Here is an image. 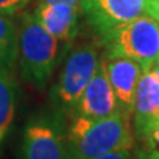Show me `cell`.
Here are the masks:
<instances>
[{
  "label": "cell",
  "mask_w": 159,
  "mask_h": 159,
  "mask_svg": "<svg viewBox=\"0 0 159 159\" xmlns=\"http://www.w3.org/2000/svg\"><path fill=\"white\" fill-rule=\"evenodd\" d=\"M68 139L73 159H89L123 148H134L135 139L130 118L122 113L90 119L74 116L68 127Z\"/></svg>",
  "instance_id": "cell-1"
},
{
  "label": "cell",
  "mask_w": 159,
  "mask_h": 159,
  "mask_svg": "<svg viewBox=\"0 0 159 159\" xmlns=\"http://www.w3.org/2000/svg\"><path fill=\"white\" fill-rule=\"evenodd\" d=\"M60 57V41L32 13H25L19 29V64L25 81L44 89Z\"/></svg>",
  "instance_id": "cell-2"
},
{
  "label": "cell",
  "mask_w": 159,
  "mask_h": 159,
  "mask_svg": "<svg viewBox=\"0 0 159 159\" xmlns=\"http://www.w3.org/2000/svg\"><path fill=\"white\" fill-rule=\"evenodd\" d=\"M105 56L131 58L142 66L143 72L159 61V21L142 15L103 39Z\"/></svg>",
  "instance_id": "cell-3"
},
{
  "label": "cell",
  "mask_w": 159,
  "mask_h": 159,
  "mask_svg": "<svg viewBox=\"0 0 159 159\" xmlns=\"http://www.w3.org/2000/svg\"><path fill=\"white\" fill-rule=\"evenodd\" d=\"M21 159H73L61 117L41 114L29 119L23 135Z\"/></svg>",
  "instance_id": "cell-4"
},
{
  "label": "cell",
  "mask_w": 159,
  "mask_h": 159,
  "mask_svg": "<svg viewBox=\"0 0 159 159\" xmlns=\"http://www.w3.org/2000/svg\"><path fill=\"white\" fill-rule=\"evenodd\" d=\"M98 64V51L94 44L84 43L72 49L53 89L54 99L60 107L68 110L76 109Z\"/></svg>",
  "instance_id": "cell-5"
},
{
  "label": "cell",
  "mask_w": 159,
  "mask_h": 159,
  "mask_svg": "<svg viewBox=\"0 0 159 159\" xmlns=\"http://www.w3.org/2000/svg\"><path fill=\"white\" fill-rule=\"evenodd\" d=\"M147 0H80V11L102 41L134 19L146 15Z\"/></svg>",
  "instance_id": "cell-6"
},
{
  "label": "cell",
  "mask_w": 159,
  "mask_h": 159,
  "mask_svg": "<svg viewBox=\"0 0 159 159\" xmlns=\"http://www.w3.org/2000/svg\"><path fill=\"white\" fill-rule=\"evenodd\" d=\"M101 60L117 99L118 111L131 118L137 86L143 73L142 66L134 60L121 56L103 54Z\"/></svg>",
  "instance_id": "cell-7"
},
{
  "label": "cell",
  "mask_w": 159,
  "mask_h": 159,
  "mask_svg": "<svg viewBox=\"0 0 159 159\" xmlns=\"http://www.w3.org/2000/svg\"><path fill=\"white\" fill-rule=\"evenodd\" d=\"M116 113H118L117 99L106 76L103 62L99 58V64L96 72L92 76L90 81L88 82L85 90L74 109V116L99 119L110 117Z\"/></svg>",
  "instance_id": "cell-8"
},
{
  "label": "cell",
  "mask_w": 159,
  "mask_h": 159,
  "mask_svg": "<svg viewBox=\"0 0 159 159\" xmlns=\"http://www.w3.org/2000/svg\"><path fill=\"white\" fill-rule=\"evenodd\" d=\"M134 139L159 119V77L154 68L142 73L134 99Z\"/></svg>",
  "instance_id": "cell-9"
},
{
  "label": "cell",
  "mask_w": 159,
  "mask_h": 159,
  "mask_svg": "<svg viewBox=\"0 0 159 159\" xmlns=\"http://www.w3.org/2000/svg\"><path fill=\"white\" fill-rule=\"evenodd\" d=\"M80 8L68 4H37L33 15L41 25L60 43L69 45L76 37L80 21Z\"/></svg>",
  "instance_id": "cell-10"
},
{
  "label": "cell",
  "mask_w": 159,
  "mask_h": 159,
  "mask_svg": "<svg viewBox=\"0 0 159 159\" xmlns=\"http://www.w3.org/2000/svg\"><path fill=\"white\" fill-rule=\"evenodd\" d=\"M17 88L12 70L0 69V154L15 118Z\"/></svg>",
  "instance_id": "cell-11"
},
{
  "label": "cell",
  "mask_w": 159,
  "mask_h": 159,
  "mask_svg": "<svg viewBox=\"0 0 159 159\" xmlns=\"http://www.w3.org/2000/svg\"><path fill=\"white\" fill-rule=\"evenodd\" d=\"M19 57V31L11 15L0 13V69L13 70Z\"/></svg>",
  "instance_id": "cell-12"
},
{
  "label": "cell",
  "mask_w": 159,
  "mask_h": 159,
  "mask_svg": "<svg viewBox=\"0 0 159 159\" xmlns=\"http://www.w3.org/2000/svg\"><path fill=\"white\" fill-rule=\"evenodd\" d=\"M135 139L137 145H134V148L139 159H159V119Z\"/></svg>",
  "instance_id": "cell-13"
},
{
  "label": "cell",
  "mask_w": 159,
  "mask_h": 159,
  "mask_svg": "<svg viewBox=\"0 0 159 159\" xmlns=\"http://www.w3.org/2000/svg\"><path fill=\"white\" fill-rule=\"evenodd\" d=\"M31 0H0V13L13 15L23 9Z\"/></svg>",
  "instance_id": "cell-14"
},
{
  "label": "cell",
  "mask_w": 159,
  "mask_h": 159,
  "mask_svg": "<svg viewBox=\"0 0 159 159\" xmlns=\"http://www.w3.org/2000/svg\"><path fill=\"white\" fill-rule=\"evenodd\" d=\"M89 159H139L133 148H123V150H116L110 152H105L101 155L89 158Z\"/></svg>",
  "instance_id": "cell-15"
},
{
  "label": "cell",
  "mask_w": 159,
  "mask_h": 159,
  "mask_svg": "<svg viewBox=\"0 0 159 159\" xmlns=\"http://www.w3.org/2000/svg\"><path fill=\"white\" fill-rule=\"evenodd\" d=\"M146 15H148V16H151L159 21V0H147Z\"/></svg>",
  "instance_id": "cell-16"
},
{
  "label": "cell",
  "mask_w": 159,
  "mask_h": 159,
  "mask_svg": "<svg viewBox=\"0 0 159 159\" xmlns=\"http://www.w3.org/2000/svg\"><path fill=\"white\" fill-rule=\"evenodd\" d=\"M68 4V6L80 8V0H37V4Z\"/></svg>",
  "instance_id": "cell-17"
}]
</instances>
